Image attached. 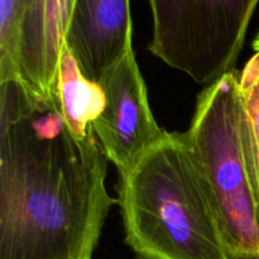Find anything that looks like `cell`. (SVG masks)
Wrapping results in <instances>:
<instances>
[{
    "label": "cell",
    "mask_w": 259,
    "mask_h": 259,
    "mask_svg": "<svg viewBox=\"0 0 259 259\" xmlns=\"http://www.w3.org/2000/svg\"><path fill=\"white\" fill-rule=\"evenodd\" d=\"M149 52L200 85L232 72L259 0H148Z\"/></svg>",
    "instance_id": "4"
},
{
    "label": "cell",
    "mask_w": 259,
    "mask_h": 259,
    "mask_svg": "<svg viewBox=\"0 0 259 259\" xmlns=\"http://www.w3.org/2000/svg\"><path fill=\"white\" fill-rule=\"evenodd\" d=\"M95 132L76 136L57 94L0 80V259H93L111 206Z\"/></svg>",
    "instance_id": "1"
},
{
    "label": "cell",
    "mask_w": 259,
    "mask_h": 259,
    "mask_svg": "<svg viewBox=\"0 0 259 259\" xmlns=\"http://www.w3.org/2000/svg\"><path fill=\"white\" fill-rule=\"evenodd\" d=\"M32 0H0V80L17 75L18 45Z\"/></svg>",
    "instance_id": "10"
},
{
    "label": "cell",
    "mask_w": 259,
    "mask_h": 259,
    "mask_svg": "<svg viewBox=\"0 0 259 259\" xmlns=\"http://www.w3.org/2000/svg\"><path fill=\"white\" fill-rule=\"evenodd\" d=\"M240 136L259 223V50L240 72Z\"/></svg>",
    "instance_id": "9"
},
{
    "label": "cell",
    "mask_w": 259,
    "mask_h": 259,
    "mask_svg": "<svg viewBox=\"0 0 259 259\" xmlns=\"http://www.w3.org/2000/svg\"><path fill=\"white\" fill-rule=\"evenodd\" d=\"M75 0H32L18 45L17 75L45 98L56 94L58 65Z\"/></svg>",
    "instance_id": "7"
},
{
    "label": "cell",
    "mask_w": 259,
    "mask_h": 259,
    "mask_svg": "<svg viewBox=\"0 0 259 259\" xmlns=\"http://www.w3.org/2000/svg\"><path fill=\"white\" fill-rule=\"evenodd\" d=\"M125 243L139 259H235L185 133L167 132L119 174Z\"/></svg>",
    "instance_id": "2"
},
{
    "label": "cell",
    "mask_w": 259,
    "mask_h": 259,
    "mask_svg": "<svg viewBox=\"0 0 259 259\" xmlns=\"http://www.w3.org/2000/svg\"><path fill=\"white\" fill-rule=\"evenodd\" d=\"M56 94L71 131L80 138L94 131L93 124L105 108V94L99 82L89 80L70 51L63 46L58 65Z\"/></svg>",
    "instance_id": "8"
},
{
    "label": "cell",
    "mask_w": 259,
    "mask_h": 259,
    "mask_svg": "<svg viewBox=\"0 0 259 259\" xmlns=\"http://www.w3.org/2000/svg\"><path fill=\"white\" fill-rule=\"evenodd\" d=\"M252 47L253 50H259V30L257 32V34H255L254 40H253L252 43Z\"/></svg>",
    "instance_id": "11"
},
{
    "label": "cell",
    "mask_w": 259,
    "mask_h": 259,
    "mask_svg": "<svg viewBox=\"0 0 259 259\" xmlns=\"http://www.w3.org/2000/svg\"><path fill=\"white\" fill-rule=\"evenodd\" d=\"M129 0H75L65 47L94 82L133 50Z\"/></svg>",
    "instance_id": "6"
},
{
    "label": "cell",
    "mask_w": 259,
    "mask_h": 259,
    "mask_svg": "<svg viewBox=\"0 0 259 259\" xmlns=\"http://www.w3.org/2000/svg\"><path fill=\"white\" fill-rule=\"evenodd\" d=\"M235 259H259V223L240 136L239 77L234 71L197 98L185 133Z\"/></svg>",
    "instance_id": "3"
},
{
    "label": "cell",
    "mask_w": 259,
    "mask_h": 259,
    "mask_svg": "<svg viewBox=\"0 0 259 259\" xmlns=\"http://www.w3.org/2000/svg\"><path fill=\"white\" fill-rule=\"evenodd\" d=\"M99 83L105 94V108L93 128L108 161L123 174L166 131L152 113L146 82L133 50L109 68Z\"/></svg>",
    "instance_id": "5"
}]
</instances>
